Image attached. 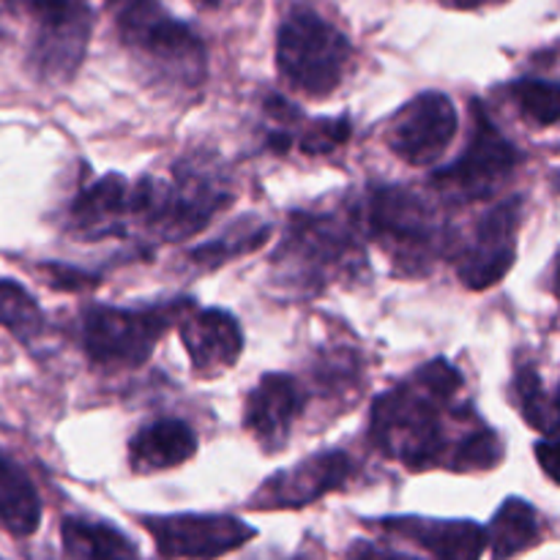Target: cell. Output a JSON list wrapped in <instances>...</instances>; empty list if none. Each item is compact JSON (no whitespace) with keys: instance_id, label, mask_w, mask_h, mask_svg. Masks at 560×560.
I'll return each instance as SVG.
<instances>
[{"instance_id":"cell-1","label":"cell","mask_w":560,"mask_h":560,"mask_svg":"<svg viewBox=\"0 0 560 560\" xmlns=\"http://www.w3.org/2000/svg\"><path fill=\"white\" fill-rule=\"evenodd\" d=\"M459 392L457 366L446 359L430 361L372 402V443L410 470H452L459 441L479 424L470 410L457 408Z\"/></svg>"},{"instance_id":"cell-2","label":"cell","mask_w":560,"mask_h":560,"mask_svg":"<svg viewBox=\"0 0 560 560\" xmlns=\"http://www.w3.org/2000/svg\"><path fill=\"white\" fill-rule=\"evenodd\" d=\"M364 228L402 277H424L446 249V230L427 197L405 186H375Z\"/></svg>"},{"instance_id":"cell-3","label":"cell","mask_w":560,"mask_h":560,"mask_svg":"<svg viewBox=\"0 0 560 560\" xmlns=\"http://www.w3.org/2000/svg\"><path fill=\"white\" fill-rule=\"evenodd\" d=\"M361 262L355 219L337 213H293L273 255L279 279L295 293H317Z\"/></svg>"},{"instance_id":"cell-4","label":"cell","mask_w":560,"mask_h":560,"mask_svg":"<svg viewBox=\"0 0 560 560\" xmlns=\"http://www.w3.org/2000/svg\"><path fill=\"white\" fill-rule=\"evenodd\" d=\"M115 25L135 55L184 85L206 77V47L186 22L175 20L162 0H115Z\"/></svg>"},{"instance_id":"cell-5","label":"cell","mask_w":560,"mask_h":560,"mask_svg":"<svg viewBox=\"0 0 560 560\" xmlns=\"http://www.w3.org/2000/svg\"><path fill=\"white\" fill-rule=\"evenodd\" d=\"M353 60L350 42L323 16L295 9L277 36V66L290 88L306 96H328L345 80Z\"/></svg>"},{"instance_id":"cell-6","label":"cell","mask_w":560,"mask_h":560,"mask_svg":"<svg viewBox=\"0 0 560 560\" xmlns=\"http://www.w3.org/2000/svg\"><path fill=\"white\" fill-rule=\"evenodd\" d=\"M195 304L175 301L153 310H118V306H91L82 317V345L98 366H142L153 348L175 320Z\"/></svg>"},{"instance_id":"cell-7","label":"cell","mask_w":560,"mask_h":560,"mask_svg":"<svg viewBox=\"0 0 560 560\" xmlns=\"http://www.w3.org/2000/svg\"><path fill=\"white\" fill-rule=\"evenodd\" d=\"M470 115H474V131L468 148L459 153L457 162L432 175V186L454 202L487 200L512 178L517 164L523 162V153L492 124L485 104L470 102Z\"/></svg>"},{"instance_id":"cell-8","label":"cell","mask_w":560,"mask_h":560,"mask_svg":"<svg viewBox=\"0 0 560 560\" xmlns=\"http://www.w3.org/2000/svg\"><path fill=\"white\" fill-rule=\"evenodd\" d=\"M159 556L213 560L255 539V528L230 514H170L142 520Z\"/></svg>"},{"instance_id":"cell-9","label":"cell","mask_w":560,"mask_h":560,"mask_svg":"<svg viewBox=\"0 0 560 560\" xmlns=\"http://www.w3.org/2000/svg\"><path fill=\"white\" fill-rule=\"evenodd\" d=\"M457 135V109L446 93L427 91L392 118L386 142L402 162L427 167L438 162Z\"/></svg>"},{"instance_id":"cell-10","label":"cell","mask_w":560,"mask_h":560,"mask_svg":"<svg viewBox=\"0 0 560 560\" xmlns=\"http://www.w3.org/2000/svg\"><path fill=\"white\" fill-rule=\"evenodd\" d=\"M523 200L509 197L476 222L474 238L459 255L457 273L465 288L487 290L501 282L517 257V228Z\"/></svg>"},{"instance_id":"cell-11","label":"cell","mask_w":560,"mask_h":560,"mask_svg":"<svg viewBox=\"0 0 560 560\" xmlns=\"http://www.w3.org/2000/svg\"><path fill=\"white\" fill-rule=\"evenodd\" d=\"M355 474V463L345 452H320L312 454L304 463L293 465L288 470L273 474L249 506L255 509H301L320 501L323 495L334 490H342Z\"/></svg>"},{"instance_id":"cell-12","label":"cell","mask_w":560,"mask_h":560,"mask_svg":"<svg viewBox=\"0 0 560 560\" xmlns=\"http://www.w3.org/2000/svg\"><path fill=\"white\" fill-rule=\"evenodd\" d=\"M38 36L33 47V63L44 77H69L85 55L93 16L82 0L49 5L36 11Z\"/></svg>"},{"instance_id":"cell-13","label":"cell","mask_w":560,"mask_h":560,"mask_svg":"<svg viewBox=\"0 0 560 560\" xmlns=\"http://www.w3.org/2000/svg\"><path fill=\"white\" fill-rule=\"evenodd\" d=\"M304 388L293 375L268 372L246 399L244 424L266 452L288 446L295 419L304 410Z\"/></svg>"},{"instance_id":"cell-14","label":"cell","mask_w":560,"mask_h":560,"mask_svg":"<svg viewBox=\"0 0 560 560\" xmlns=\"http://www.w3.org/2000/svg\"><path fill=\"white\" fill-rule=\"evenodd\" d=\"M180 342L189 353L191 370L200 377H217L235 366L244 350L238 320L224 310H200L180 317Z\"/></svg>"},{"instance_id":"cell-15","label":"cell","mask_w":560,"mask_h":560,"mask_svg":"<svg viewBox=\"0 0 560 560\" xmlns=\"http://www.w3.org/2000/svg\"><path fill=\"white\" fill-rule=\"evenodd\" d=\"M381 528L424 547L435 560H481L487 550V530L470 520L392 517Z\"/></svg>"},{"instance_id":"cell-16","label":"cell","mask_w":560,"mask_h":560,"mask_svg":"<svg viewBox=\"0 0 560 560\" xmlns=\"http://www.w3.org/2000/svg\"><path fill=\"white\" fill-rule=\"evenodd\" d=\"M197 435L186 421L162 419L142 427L129 443L131 468L137 474H159V470L178 468L195 457Z\"/></svg>"},{"instance_id":"cell-17","label":"cell","mask_w":560,"mask_h":560,"mask_svg":"<svg viewBox=\"0 0 560 560\" xmlns=\"http://www.w3.org/2000/svg\"><path fill=\"white\" fill-rule=\"evenodd\" d=\"M77 228L85 235H113L131 217V184L120 173H109L85 186L71 206Z\"/></svg>"},{"instance_id":"cell-18","label":"cell","mask_w":560,"mask_h":560,"mask_svg":"<svg viewBox=\"0 0 560 560\" xmlns=\"http://www.w3.org/2000/svg\"><path fill=\"white\" fill-rule=\"evenodd\" d=\"M42 523V501L25 470L0 454V528L11 536L36 534Z\"/></svg>"},{"instance_id":"cell-19","label":"cell","mask_w":560,"mask_h":560,"mask_svg":"<svg viewBox=\"0 0 560 560\" xmlns=\"http://www.w3.org/2000/svg\"><path fill=\"white\" fill-rule=\"evenodd\" d=\"M66 556L74 560H140L135 541L109 523L69 517L60 528Z\"/></svg>"},{"instance_id":"cell-20","label":"cell","mask_w":560,"mask_h":560,"mask_svg":"<svg viewBox=\"0 0 560 560\" xmlns=\"http://www.w3.org/2000/svg\"><path fill=\"white\" fill-rule=\"evenodd\" d=\"M541 525L539 514L523 498H509L492 517L487 530V545L492 550V560H512L520 552L539 545Z\"/></svg>"},{"instance_id":"cell-21","label":"cell","mask_w":560,"mask_h":560,"mask_svg":"<svg viewBox=\"0 0 560 560\" xmlns=\"http://www.w3.org/2000/svg\"><path fill=\"white\" fill-rule=\"evenodd\" d=\"M0 326L22 342L36 339L44 328V315L33 295L11 279H0Z\"/></svg>"},{"instance_id":"cell-22","label":"cell","mask_w":560,"mask_h":560,"mask_svg":"<svg viewBox=\"0 0 560 560\" xmlns=\"http://www.w3.org/2000/svg\"><path fill=\"white\" fill-rule=\"evenodd\" d=\"M514 392H517V402L525 421L550 438L556 432V402L545 392V383L534 366H520L517 377H514Z\"/></svg>"},{"instance_id":"cell-23","label":"cell","mask_w":560,"mask_h":560,"mask_svg":"<svg viewBox=\"0 0 560 560\" xmlns=\"http://www.w3.org/2000/svg\"><path fill=\"white\" fill-rule=\"evenodd\" d=\"M512 93L525 120L536 126L560 124V82L520 80L512 85Z\"/></svg>"},{"instance_id":"cell-24","label":"cell","mask_w":560,"mask_h":560,"mask_svg":"<svg viewBox=\"0 0 560 560\" xmlns=\"http://www.w3.org/2000/svg\"><path fill=\"white\" fill-rule=\"evenodd\" d=\"M268 235H271V228H268V224L249 230V233H244V230H230V233H224V238L202 244L200 249L191 252L189 257L195 262H202V266H219V262L230 260V257L249 255V252L260 249L268 241Z\"/></svg>"},{"instance_id":"cell-25","label":"cell","mask_w":560,"mask_h":560,"mask_svg":"<svg viewBox=\"0 0 560 560\" xmlns=\"http://www.w3.org/2000/svg\"><path fill=\"white\" fill-rule=\"evenodd\" d=\"M350 131H353V126H350V118H345V115L312 120L304 129V135L299 137V145L310 156H320V153H331L342 148L350 140Z\"/></svg>"},{"instance_id":"cell-26","label":"cell","mask_w":560,"mask_h":560,"mask_svg":"<svg viewBox=\"0 0 560 560\" xmlns=\"http://www.w3.org/2000/svg\"><path fill=\"white\" fill-rule=\"evenodd\" d=\"M47 271V282L58 290H69V293H77V290H88L98 282L96 277H88L80 268L69 266H44Z\"/></svg>"},{"instance_id":"cell-27","label":"cell","mask_w":560,"mask_h":560,"mask_svg":"<svg viewBox=\"0 0 560 560\" xmlns=\"http://www.w3.org/2000/svg\"><path fill=\"white\" fill-rule=\"evenodd\" d=\"M348 560H419L413 556H405V552L392 550V547L375 545V541H353L348 550Z\"/></svg>"},{"instance_id":"cell-28","label":"cell","mask_w":560,"mask_h":560,"mask_svg":"<svg viewBox=\"0 0 560 560\" xmlns=\"http://www.w3.org/2000/svg\"><path fill=\"white\" fill-rule=\"evenodd\" d=\"M536 459H539L541 470H545L556 485H560V441H556V438H545V441L536 443Z\"/></svg>"},{"instance_id":"cell-29","label":"cell","mask_w":560,"mask_h":560,"mask_svg":"<svg viewBox=\"0 0 560 560\" xmlns=\"http://www.w3.org/2000/svg\"><path fill=\"white\" fill-rule=\"evenodd\" d=\"M441 3L452 5V9H481V5L503 3V0H441Z\"/></svg>"},{"instance_id":"cell-30","label":"cell","mask_w":560,"mask_h":560,"mask_svg":"<svg viewBox=\"0 0 560 560\" xmlns=\"http://www.w3.org/2000/svg\"><path fill=\"white\" fill-rule=\"evenodd\" d=\"M552 402H556V432H552L550 438H556V441H560V388H558L556 397H552Z\"/></svg>"},{"instance_id":"cell-31","label":"cell","mask_w":560,"mask_h":560,"mask_svg":"<svg viewBox=\"0 0 560 560\" xmlns=\"http://www.w3.org/2000/svg\"><path fill=\"white\" fill-rule=\"evenodd\" d=\"M197 5H206V9H213V5H219L222 3V0H195Z\"/></svg>"}]
</instances>
